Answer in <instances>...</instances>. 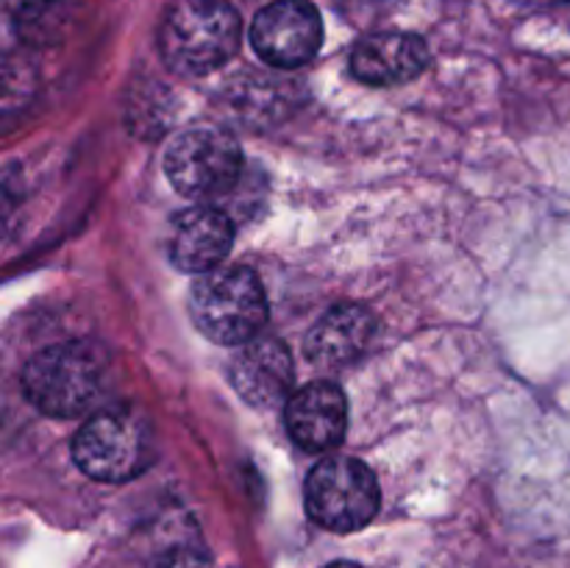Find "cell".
<instances>
[{
	"label": "cell",
	"instance_id": "cell-1",
	"mask_svg": "<svg viewBox=\"0 0 570 568\" xmlns=\"http://www.w3.org/2000/svg\"><path fill=\"white\" fill-rule=\"evenodd\" d=\"M243 42V20L226 0H178L159 28V53L173 72L206 76Z\"/></svg>",
	"mask_w": 570,
	"mask_h": 568
},
{
	"label": "cell",
	"instance_id": "cell-2",
	"mask_svg": "<svg viewBox=\"0 0 570 568\" xmlns=\"http://www.w3.org/2000/svg\"><path fill=\"white\" fill-rule=\"evenodd\" d=\"M109 362L83 340L56 343L33 354L22 368V393L50 418H76L100 399Z\"/></svg>",
	"mask_w": 570,
	"mask_h": 568
},
{
	"label": "cell",
	"instance_id": "cell-3",
	"mask_svg": "<svg viewBox=\"0 0 570 568\" xmlns=\"http://www.w3.org/2000/svg\"><path fill=\"white\" fill-rule=\"evenodd\" d=\"M189 317L217 345H245L267 321V295L250 267L228 265L200 273L189 290Z\"/></svg>",
	"mask_w": 570,
	"mask_h": 568
},
{
	"label": "cell",
	"instance_id": "cell-4",
	"mask_svg": "<svg viewBox=\"0 0 570 568\" xmlns=\"http://www.w3.org/2000/svg\"><path fill=\"white\" fill-rule=\"evenodd\" d=\"M72 460L98 482H128L154 462V432L137 412L109 407L78 429Z\"/></svg>",
	"mask_w": 570,
	"mask_h": 568
},
{
	"label": "cell",
	"instance_id": "cell-5",
	"mask_svg": "<svg viewBox=\"0 0 570 568\" xmlns=\"http://www.w3.org/2000/svg\"><path fill=\"white\" fill-rule=\"evenodd\" d=\"M376 473L356 457H326L306 477L304 505L315 523L332 532H356L376 518Z\"/></svg>",
	"mask_w": 570,
	"mask_h": 568
},
{
	"label": "cell",
	"instance_id": "cell-6",
	"mask_svg": "<svg viewBox=\"0 0 570 568\" xmlns=\"http://www.w3.org/2000/svg\"><path fill=\"white\" fill-rule=\"evenodd\" d=\"M165 173L181 195L220 198L239 184L243 148L226 128H189L167 148Z\"/></svg>",
	"mask_w": 570,
	"mask_h": 568
},
{
	"label": "cell",
	"instance_id": "cell-7",
	"mask_svg": "<svg viewBox=\"0 0 570 568\" xmlns=\"http://www.w3.org/2000/svg\"><path fill=\"white\" fill-rule=\"evenodd\" d=\"M323 22L309 0H273L250 22V45L273 67H301L321 50Z\"/></svg>",
	"mask_w": 570,
	"mask_h": 568
},
{
	"label": "cell",
	"instance_id": "cell-8",
	"mask_svg": "<svg viewBox=\"0 0 570 568\" xmlns=\"http://www.w3.org/2000/svg\"><path fill=\"white\" fill-rule=\"evenodd\" d=\"M228 382L250 407L282 404L293 388V356L276 337H254L239 345L228 365Z\"/></svg>",
	"mask_w": 570,
	"mask_h": 568
},
{
	"label": "cell",
	"instance_id": "cell-9",
	"mask_svg": "<svg viewBox=\"0 0 570 568\" xmlns=\"http://www.w3.org/2000/svg\"><path fill=\"white\" fill-rule=\"evenodd\" d=\"M234 245V223L217 206H193L178 212L167 237L170 262L184 273H209Z\"/></svg>",
	"mask_w": 570,
	"mask_h": 568
},
{
	"label": "cell",
	"instance_id": "cell-10",
	"mask_svg": "<svg viewBox=\"0 0 570 568\" xmlns=\"http://www.w3.org/2000/svg\"><path fill=\"white\" fill-rule=\"evenodd\" d=\"M287 432L304 451H332L348 429V401L332 382H312L289 395Z\"/></svg>",
	"mask_w": 570,
	"mask_h": 568
},
{
	"label": "cell",
	"instance_id": "cell-11",
	"mask_svg": "<svg viewBox=\"0 0 570 568\" xmlns=\"http://www.w3.org/2000/svg\"><path fill=\"white\" fill-rule=\"evenodd\" d=\"M429 67V48L417 33L382 31L362 39L351 53V72L371 87H395Z\"/></svg>",
	"mask_w": 570,
	"mask_h": 568
},
{
	"label": "cell",
	"instance_id": "cell-12",
	"mask_svg": "<svg viewBox=\"0 0 570 568\" xmlns=\"http://www.w3.org/2000/svg\"><path fill=\"white\" fill-rule=\"evenodd\" d=\"M376 337V317L360 304L332 306L312 326L306 337V356L321 368L354 365Z\"/></svg>",
	"mask_w": 570,
	"mask_h": 568
},
{
	"label": "cell",
	"instance_id": "cell-13",
	"mask_svg": "<svg viewBox=\"0 0 570 568\" xmlns=\"http://www.w3.org/2000/svg\"><path fill=\"white\" fill-rule=\"evenodd\" d=\"M159 568H215L212 560H206L198 551H176V555L167 557Z\"/></svg>",
	"mask_w": 570,
	"mask_h": 568
},
{
	"label": "cell",
	"instance_id": "cell-14",
	"mask_svg": "<svg viewBox=\"0 0 570 568\" xmlns=\"http://www.w3.org/2000/svg\"><path fill=\"white\" fill-rule=\"evenodd\" d=\"M515 3H523V6H538V9H546V6H568L570 0H515Z\"/></svg>",
	"mask_w": 570,
	"mask_h": 568
},
{
	"label": "cell",
	"instance_id": "cell-15",
	"mask_svg": "<svg viewBox=\"0 0 570 568\" xmlns=\"http://www.w3.org/2000/svg\"><path fill=\"white\" fill-rule=\"evenodd\" d=\"M323 568H362V566H356V562H328V566H323Z\"/></svg>",
	"mask_w": 570,
	"mask_h": 568
}]
</instances>
